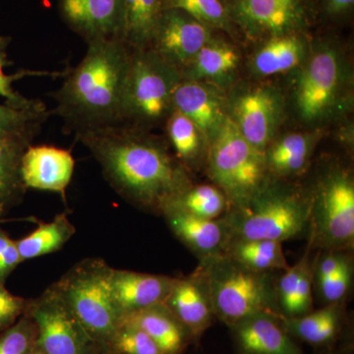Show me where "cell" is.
Segmentation results:
<instances>
[{
    "label": "cell",
    "mask_w": 354,
    "mask_h": 354,
    "mask_svg": "<svg viewBox=\"0 0 354 354\" xmlns=\"http://www.w3.org/2000/svg\"><path fill=\"white\" fill-rule=\"evenodd\" d=\"M183 80L180 70L155 51L133 50L121 102L120 124L145 130L165 123Z\"/></svg>",
    "instance_id": "obj_5"
},
{
    "label": "cell",
    "mask_w": 354,
    "mask_h": 354,
    "mask_svg": "<svg viewBox=\"0 0 354 354\" xmlns=\"http://www.w3.org/2000/svg\"><path fill=\"white\" fill-rule=\"evenodd\" d=\"M317 140L314 135L304 133L274 139L264 153L270 176L285 180L302 174L308 167Z\"/></svg>",
    "instance_id": "obj_26"
},
{
    "label": "cell",
    "mask_w": 354,
    "mask_h": 354,
    "mask_svg": "<svg viewBox=\"0 0 354 354\" xmlns=\"http://www.w3.org/2000/svg\"><path fill=\"white\" fill-rule=\"evenodd\" d=\"M85 57L67 70L53 94V111L76 133L120 124L121 102L132 48L120 38L88 41Z\"/></svg>",
    "instance_id": "obj_2"
},
{
    "label": "cell",
    "mask_w": 354,
    "mask_h": 354,
    "mask_svg": "<svg viewBox=\"0 0 354 354\" xmlns=\"http://www.w3.org/2000/svg\"><path fill=\"white\" fill-rule=\"evenodd\" d=\"M164 10V0H123L120 39L132 50H146Z\"/></svg>",
    "instance_id": "obj_28"
},
{
    "label": "cell",
    "mask_w": 354,
    "mask_h": 354,
    "mask_svg": "<svg viewBox=\"0 0 354 354\" xmlns=\"http://www.w3.org/2000/svg\"><path fill=\"white\" fill-rule=\"evenodd\" d=\"M239 62L241 57L236 48L227 41L213 36L184 69L183 79L214 86L225 85L232 80Z\"/></svg>",
    "instance_id": "obj_25"
},
{
    "label": "cell",
    "mask_w": 354,
    "mask_h": 354,
    "mask_svg": "<svg viewBox=\"0 0 354 354\" xmlns=\"http://www.w3.org/2000/svg\"><path fill=\"white\" fill-rule=\"evenodd\" d=\"M76 234V228L66 213L55 216L53 221H38V227L16 241L22 262L59 251Z\"/></svg>",
    "instance_id": "obj_30"
},
{
    "label": "cell",
    "mask_w": 354,
    "mask_h": 354,
    "mask_svg": "<svg viewBox=\"0 0 354 354\" xmlns=\"http://www.w3.org/2000/svg\"><path fill=\"white\" fill-rule=\"evenodd\" d=\"M164 304L197 341L215 321L213 300L201 266L185 277H176Z\"/></svg>",
    "instance_id": "obj_14"
},
{
    "label": "cell",
    "mask_w": 354,
    "mask_h": 354,
    "mask_svg": "<svg viewBox=\"0 0 354 354\" xmlns=\"http://www.w3.org/2000/svg\"><path fill=\"white\" fill-rule=\"evenodd\" d=\"M162 216L174 236L199 263L223 254L230 234L223 218L206 220L174 209H165Z\"/></svg>",
    "instance_id": "obj_19"
},
{
    "label": "cell",
    "mask_w": 354,
    "mask_h": 354,
    "mask_svg": "<svg viewBox=\"0 0 354 354\" xmlns=\"http://www.w3.org/2000/svg\"><path fill=\"white\" fill-rule=\"evenodd\" d=\"M104 354H165L144 330L121 322Z\"/></svg>",
    "instance_id": "obj_34"
},
{
    "label": "cell",
    "mask_w": 354,
    "mask_h": 354,
    "mask_svg": "<svg viewBox=\"0 0 354 354\" xmlns=\"http://www.w3.org/2000/svg\"><path fill=\"white\" fill-rule=\"evenodd\" d=\"M199 266L208 279L216 319L228 328L257 314L283 318L274 272L247 269L225 254Z\"/></svg>",
    "instance_id": "obj_4"
},
{
    "label": "cell",
    "mask_w": 354,
    "mask_h": 354,
    "mask_svg": "<svg viewBox=\"0 0 354 354\" xmlns=\"http://www.w3.org/2000/svg\"><path fill=\"white\" fill-rule=\"evenodd\" d=\"M165 9H179L212 30L235 31L225 0H164Z\"/></svg>",
    "instance_id": "obj_32"
},
{
    "label": "cell",
    "mask_w": 354,
    "mask_h": 354,
    "mask_svg": "<svg viewBox=\"0 0 354 354\" xmlns=\"http://www.w3.org/2000/svg\"><path fill=\"white\" fill-rule=\"evenodd\" d=\"M9 43H10V39L0 37V97H3L6 104L18 109H32L43 106L44 104L41 101L27 99L24 95L16 92L13 88V83L21 78H24L26 76H62L66 74L67 70L64 72L29 71V70H24V71L18 72V73L12 74V75H8L4 72V68L10 64L8 58H7V46H8Z\"/></svg>",
    "instance_id": "obj_33"
},
{
    "label": "cell",
    "mask_w": 354,
    "mask_h": 354,
    "mask_svg": "<svg viewBox=\"0 0 354 354\" xmlns=\"http://www.w3.org/2000/svg\"><path fill=\"white\" fill-rule=\"evenodd\" d=\"M314 354H353V346H351V344L339 342L334 346L316 348Z\"/></svg>",
    "instance_id": "obj_42"
},
{
    "label": "cell",
    "mask_w": 354,
    "mask_h": 354,
    "mask_svg": "<svg viewBox=\"0 0 354 354\" xmlns=\"http://www.w3.org/2000/svg\"><path fill=\"white\" fill-rule=\"evenodd\" d=\"M228 115L246 141L265 153L283 120V97L270 87L248 88L236 95Z\"/></svg>",
    "instance_id": "obj_12"
},
{
    "label": "cell",
    "mask_w": 354,
    "mask_h": 354,
    "mask_svg": "<svg viewBox=\"0 0 354 354\" xmlns=\"http://www.w3.org/2000/svg\"><path fill=\"white\" fill-rule=\"evenodd\" d=\"M36 326L24 314L10 328L0 334V354H31L36 348Z\"/></svg>",
    "instance_id": "obj_35"
},
{
    "label": "cell",
    "mask_w": 354,
    "mask_h": 354,
    "mask_svg": "<svg viewBox=\"0 0 354 354\" xmlns=\"http://www.w3.org/2000/svg\"><path fill=\"white\" fill-rule=\"evenodd\" d=\"M111 267L101 258L79 261L53 283L88 334L106 353L121 323L111 290Z\"/></svg>",
    "instance_id": "obj_6"
},
{
    "label": "cell",
    "mask_w": 354,
    "mask_h": 354,
    "mask_svg": "<svg viewBox=\"0 0 354 354\" xmlns=\"http://www.w3.org/2000/svg\"><path fill=\"white\" fill-rule=\"evenodd\" d=\"M143 131L116 124L76 134L120 197L142 211L162 216L192 181L167 146Z\"/></svg>",
    "instance_id": "obj_1"
},
{
    "label": "cell",
    "mask_w": 354,
    "mask_h": 354,
    "mask_svg": "<svg viewBox=\"0 0 354 354\" xmlns=\"http://www.w3.org/2000/svg\"><path fill=\"white\" fill-rule=\"evenodd\" d=\"M28 300L16 297L0 283V334L24 315Z\"/></svg>",
    "instance_id": "obj_39"
},
{
    "label": "cell",
    "mask_w": 354,
    "mask_h": 354,
    "mask_svg": "<svg viewBox=\"0 0 354 354\" xmlns=\"http://www.w3.org/2000/svg\"><path fill=\"white\" fill-rule=\"evenodd\" d=\"M44 123L0 133V221L23 200L27 188L21 176V162L28 147Z\"/></svg>",
    "instance_id": "obj_21"
},
{
    "label": "cell",
    "mask_w": 354,
    "mask_h": 354,
    "mask_svg": "<svg viewBox=\"0 0 354 354\" xmlns=\"http://www.w3.org/2000/svg\"><path fill=\"white\" fill-rule=\"evenodd\" d=\"M281 323L295 341L306 342L316 348L334 346L342 341L348 325L346 304L324 305L299 317H283Z\"/></svg>",
    "instance_id": "obj_22"
},
{
    "label": "cell",
    "mask_w": 354,
    "mask_h": 354,
    "mask_svg": "<svg viewBox=\"0 0 354 354\" xmlns=\"http://www.w3.org/2000/svg\"><path fill=\"white\" fill-rule=\"evenodd\" d=\"M311 253L312 251L306 248L304 255L300 258L297 264L290 266L288 269L281 272V276L277 278V295H278L279 309L283 317L286 316L290 308L302 272L305 266L311 261V256H310Z\"/></svg>",
    "instance_id": "obj_38"
},
{
    "label": "cell",
    "mask_w": 354,
    "mask_h": 354,
    "mask_svg": "<svg viewBox=\"0 0 354 354\" xmlns=\"http://www.w3.org/2000/svg\"><path fill=\"white\" fill-rule=\"evenodd\" d=\"M121 322L132 324L146 333L165 354H183L193 337L164 304L123 317Z\"/></svg>",
    "instance_id": "obj_24"
},
{
    "label": "cell",
    "mask_w": 354,
    "mask_h": 354,
    "mask_svg": "<svg viewBox=\"0 0 354 354\" xmlns=\"http://www.w3.org/2000/svg\"><path fill=\"white\" fill-rule=\"evenodd\" d=\"M22 263L16 241L0 227V283L4 285L7 278Z\"/></svg>",
    "instance_id": "obj_40"
},
{
    "label": "cell",
    "mask_w": 354,
    "mask_h": 354,
    "mask_svg": "<svg viewBox=\"0 0 354 354\" xmlns=\"http://www.w3.org/2000/svg\"><path fill=\"white\" fill-rule=\"evenodd\" d=\"M230 208L225 193L215 184L192 183L179 193L165 209H177L197 218L216 220L223 218Z\"/></svg>",
    "instance_id": "obj_31"
},
{
    "label": "cell",
    "mask_w": 354,
    "mask_h": 354,
    "mask_svg": "<svg viewBox=\"0 0 354 354\" xmlns=\"http://www.w3.org/2000/svg\"><path fill=\"white\" fill-rule=\"evenodd\" d=\"M223 254L255 272H283L290 267L283 251V242L271 239L232 237L225 245Z\"/></svg>",
    "instance_id": "obj_27"
},
{
    "label": "cell",
    "mask_w": 354,
    "mask_h": 354,
    "mask_svg": "<svg viewBox=\"0 0 354 354\" xmlns=\"http://www.w3.org/2000/svg\"><path fill=\"white\" fill-rule=\"evenodd\" d=\"M281 320V317L257 314L230 327L237 353L305 354Z\"/></svg>",
    "instance_id": "obj_20"
},
{
    "label": "cell",
    "mask_w": 354,
    "mask_h": 354,
    "mask_svg": "<svg viewBox=\"0 0 354 354\" xmlns=\"http://www.w3.org/2000/svg\"><path fill=\"white\" fill-rule=\"evenodd\" d=\"M176 278L113 268L111 295L121 320L130 314L164 304Z\"/></svg>",
    "instance_id": "obj_17"
},
{
    "label": "cell",
    "mask_w": 354,
    "mask_h": 354,
    "mask_svg": "<svg viewBox=\"0 0 354 354\" xmlns=\"http://www.w3.org/2000/svg\"><path fill=\"white\" fill-rule=\"evenodd\" d=\"M214 30L179 9H165L148 48L181 73L212 37Z\"/></svg>",
    "instance_id": "obj_13"
},
{
    "label": "cell",
    "mask_w": 354,
    "mask_h": 354,
    "mask_svg": "<svg viewBox=\"0 0 354 354\" xmlns=\"http://www.w3.org/2000/svg\"><path fill=\"white\" fill-rule=\"evenodd\" d=\"M316 13L326 19L339 21L348 17L353 11L354 0H313Z\"/></svg>",
    "instance_id": "obj_41"
},
{
    "label": "cell",
    "mask_w": 354,
    "mask_h": 354,
    "mask_svg": "<svg viewBox=\"0 0 354 354\" xmlns=\"http://www.w3.org/2000/svg\"><path fill=\"white\" fill-rule=\"evenodd\" d=\"M53 113L46 106L32 109H18L8 104H0V133L14 131L22 128L44 123Z\"/></svg>",
    "instance_id": "obj_37"
},
{
    "label": "cell",
    "mask_w": 354,
    "mask_h": 354,
    "mask_svg": "<svg viewBox=\"0 0 354 354\" xmlns=\"http://www.w3.org/2000/svg\"><path fill=\"white\" fill-rule=\"evenodd\" d=\"M308 191L271 177L262 189L241 209L223 216L230 239H271L279 242L307 236Z\"/></svg>",
    "instance_id": "obj_3"
},
{
    "label": "cell",
    "mask_w": 354,
    "mask_h": 354,
    "mask_svg": "<svg viewBox=\"0 0 354 354\" xmlns=\"http://www.w3.org/2000/svg\"><path fill=\"white\" fill-rule=\"evenodd\" d=\"M174 108L193 121L208 145L228 116L227 102L216 86L187 79L174 93Z\"/></svg>",
    "instance_id": "obj_18"
},
{
    "label": "cell",
    "mask_w": 354,
    "mask_h": 354,
    "mask_svg": "<svg viewBox=\"0 0 354 354\" xmlns=\"http://www.w3.org/2000/svg\"><path fill=\"white\" fill-rule=\"evenodd\" d=\"M205 165L213 183L227 196L230 209L246 206L272 177L264 153L246 141L230 115L209 141Z\"/></svg>",
    "instance_id": "obj_7"
},
{
    "label": "cell",
    "mask_w": 354,
    "mask_h": 354,
    "mask_svg": "<svg viewBox=\"0 0 354 354\" xmlns=\"http://www.w3.org/2000/svg\"><path fill=\"white\" fill-rule=\"evenodd\" d=\"M58 9L70 29L87 43L120 39L123 0H59Z\"/></svg>",
    "instance_id": "obj_16"
},
{
    "label": "cell",
    "mask_w": 354,
    "mask_h": 354,
    "mask_svg": "<svg viewBox=\"0 0 354 354\" xmlns=\"http://www.w3.org/2000/svg\"><path fill=\"white\" fill-rule=\"evenodd\" d=\"M165 127L174 156L188 171L197 167L200 162L206 164L208 143L192 120L174 109Z\"/></svg>",
    "instance_id": "obj_29"
},
{
    "label": "cell",
    "mask_w": 354,
    "mask_h": 354,
    "mask_svg": "<svg viewBox=\"0 0 354 354\" xmlns=\"http://www.w3.org/2000/svg\"><path fill=\"white\" fill-rule=\"evenodd\" d=\"M25 314L36 326V346L46 354H102L55 285L28 300Z\"/></svg>",
    "instance_id": "obj_10"
},
{
    "label": "cell",
    "mask_w": 354,
    "mask_h": 354,
    "mask_svg": "<svg viewBox=\"0 0 354 354\" xmlns=\"http://www.w3.org/2000/svg\"><path fill=\"white\" fill-rule=\"evenodd\" d=\"M307 248L353 251L354 180L348 169L332 165L317 177L308 191Z\"/></svg>",
    "instance_id": "obj_8"
},
{
    "label": "cell",
    "mask_w": 354,
    "mask_h": 354,
    "mask_svg": "<svg viewBox=\"0 0 354 354\" xmlns=\"http://www.w3.org/2000/svg\"><path fill=\"white\" fill-rule=\"evenodd\" d=\"M304 62L295 87V106L302 120H329L346 99L348 69L335 44H318Z\"/></svg>",
    "instance_id": "obj_9"
},
{
    "label": "cell",
    "mask_w": 354,
    "mask_h": 354,
    "mask_svg": "<svg viewBox=\"0 0 354 354\" xmlns=\"http://www.w3.org/2000/svg\"><path fill=\"white\" fill-rule=\"evenodd\" d=\"M354 265L353 252L346 256V259L335 272L334 278L323 288L317 297L320 298L324 305L346 304L351 288H353Z\"/></svg>",
    "instance_id": "obj_36"
},
{
    "label": "cell",
    "mask_w": 354,
    "mask_h": 354,
    "mask_svg": "<svg viewBox=\"0 0 354 354\" xmlns=\"http://www.w3.org/2000/svg\"><path fill=\"white\" fill-rule=\"evenodd\" d=\"M31 354H46L44 353V351H41V349L37 348H34V351H32Z\"/></svg>",
    "instance_id": "obj_43"
},
{
    "label": "cell",
    "mask_w": 354,
    "mask_h": 354,
    "mask_svg": "<svg viewBox=\"0 0 354 354\" xmlns=\"http://www.w3.org/2000/svg\"><path fill=\"white\" fill-rule=\"evenodd\" d=\"M235 30L264 39L306 32L316 17L313 0H225Z\"/></svg>",
    "instance_id": "obj_11"
},
{
    "label": "cell",
    "mask_w": 354,
    "mask_h": 354,
    "mask_svg": "<svg viewBox=\"0 0 354 354\" xmlns=\"http://www.w3.org/2000/svg\"><path fill=\"white\" fill-rule=\"evenodd\" d=\"M74 169L71 151L51 145L31 144L21 162V176L27 189L59 193L64 198Z\"/></svg>",
    "instance_id": "obj_15"
},
{
    "label": "cell",
    "mask_w": 354,
    "mask_h": 354,
    "mask_svg": "<svg viewBox=\"0 0 354 354\" xmlns=\"http://www.w3.org/2000/svg\"><path fill=\"white\" fill-rule=\"evenodd\" d=\"M310 51L306 32L272 37L261 41L251 59V70L261 77L286 73L301 66Z\"/></svg>",
    "instance_id": "obj_23"
}]
</instances>
